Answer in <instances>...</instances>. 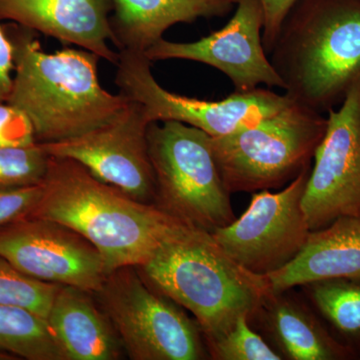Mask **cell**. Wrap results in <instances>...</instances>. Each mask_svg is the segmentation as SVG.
<instances>
[{
	"instance_id": "6da1fadb",
	"label": "cell",
	"mask_w": 360,
	"mask_h": 360,
	"mask_svg": "<svg viewBox=\"0 0 360 360\" xmlns=\"http://www.w3.org/2000/svg\"><path fill=\"white\" fill-rule=\"evenodd\" d=\"M30 215L70 227L103 258L108 274L139 267L165 241L189 226L155 203L105 184L77 161L51 156L41 198Z\"/></svg>"
},
{
	"instance_id": "7a4b0ae2",
	"label": "cell",
	"mask_w": 360,
	"mask_h": 360,
	"mask_svg": "<svg viewBox=\"0 0 360 360\" xmlns=\"http://www.w3.org/2000/svg\"><path fill=\"white\" fill-rule=\"evenodd\" d=\"M4 30L13 53V77L6 103L32 122L35 141L56 143L79 136L112 120L129 99L99 82L97 54L65 47L47 53L34 32L11 23Z\"/></svg>"
},
{
	"instance_id": "3957f363",
	"label": "cell",
	"mask_w": 360,
	"mask_h": 360,
	"mask_svg": "<svg viewBox=\"0 0 360 360\" xmlns=\"http://www.w3.org/2000/svg\"><path fill=\"white\" fill-rule=\"evenodd\" d=\"M269 58L293 101L338 108L360 78V0H296Z\"/></svg>"
},
{
	"instance_id": "277c9868",
	"label": "cell",
	"mask_w": 360,
	"mask_h": 360,
	"mask_svg": "<svg viewBox=\"0 0 360 360\" xmlns=\"http://www.w3.org/2000/svg\"><path fill=\"white\" fill-rule=\"evenodd\" d=\"M142 276L193 314L205 343L220 338L238 317L250 321L271 293L266 276L232 259L210 232L186 226L139 267Z\"/></svg>"
},
{
	"instance_id": "5b68a950",
	"label": "cell",
	"mask_w": 360,
	"mask_h": 360,
	"mask_svg": "<svg viewBox=\"0 0 360 360\" xmlns=\"http://www.w3.org/2000/svg\"><path fill=\"white\" fill-rule=\"evenodd\" d=\"M328 117L291 103L257 122L212 137L213 153L229 193H257L285 186L311 167Z\"/></svg>"
},
{
	"instance_id": "8992f818",
	"label": "cell",
	"mask_w": 360,
	"mask_h": 360,
	"mask_svg": "<svg viewBox=\"0 0 360 360\" xmlns=\"http://www.w3.org/2000/svg\"><path fill=\"white\" fill-rule=\"evenodd\" d=\"M148 141L155 177V205L189 226L208 232L236 219L210 135L167 120L149 124Z\"/></svg>"
},
{
	"instance_id": "52a82bcc",
	"label": "cell",
	"mask_w": 360,
	"mask_h": 360,
	"mask_svg": "<svg viewBox=\"0 0 360 360\" xmlns=\"http://www.w3.org/2000/svg\"><path fill=\"white\" fill-rule=\"evenodd\" d=\"M94 296L130 359H210L198 321L153 288L139 267L112 270Z\"/></svg>"
},
{
	"instance_id": "ba28073f",
	"label": "cell",
	"mask_w": 360,
	"mask_h": 360,
	"mask_svg": "<svg viewBox=\"0 0 360 360\" xmlns=\"http://www.w3.org/2000/svg\"><path fill=\"white\" fill-rule=\"evenodd\" d=\"M115 84L122 96L136 101L151 123L174 120L200 129L212 137L224 136L257 122L293 103L286 94L258 87L234 92L220 101H203L163 89L153 77L144 53L120 51Z\"/></svg>"
},
{
	"instance_id": "9c48e42d",
	"label": "cell",
	"mask_w": 360,
	"mask_h": 360,
	"mask_svg": "<svg viewBox=\"0 0 360 360\" xmlns=\"http://www.w3.org/2000/svg\"><path fill=\"white\" fill-rule=\"evenodd\" d=\"M311 167L279 193H253L248 210L239 219L210 232L243 269L269 276L292 262L304 248L311 231L302 198Z\"/></svg>"
},
{
	"instance_id": "30bf717a",
	"label": "cell",
	"mask_w": 360,
	"mask_h": 360,
	"mask_svg": "<svg viewBox=\"0 0 360 360\" xmlns=\"http://www.w3.org/2000/svg\"><path fill=\"white\" fill-rule=\"evenodd\" d=\"M326 117L302 198L311 231L338 217L360 215V78Z\"/></svg>"
},
{
	"instance_id": "8fae6325",
	"label": "cell",
	"mask_w": 360,
	"mask_h": 360,
	"mask_svg": "<svg viewBox=\"0 0 360 360\" xmlns=\"http://www.w3.org/2000/svg\"><path fill=\"white\" fill-rule=\"evenodd\" d=\"M150 120L136 101L110 122L56 143L42 144L51 156L70 158L91 174L141 202L155 203V177L148 153Z\"/></svg>"
},
{
	"instance_id": "7c38bea8",
	"label": "cell",
	"mask_w": 360,
	"mask_h": 360,
	"mask_svg": "<svg viewBox=\"0 0 360 360\" xmlns=\"http://www.w3.org/2000/svg\"><path fill=\"white\" fill-rule=\"evenodd\" d=\"M0 255L33 279L94 295L108 274L101 253L84 236L32 215L0 227Z\"/></svg>"
},
{
	"instance_id": "4fadbf2b",
	"label": "cell",
	"mask_w": 360,
	"mask_h": 360,
	"mask_svg": "<svg viewBox=\"0 0 360 360\" xmlns=\"http://www.w3.org/2000/svg\"><path fill=\"white\" fill-rule=\"evenodd\" d=\"M233 16L221 28L191 42L160 39L146 56L149 60L196 61L217 68L233 84L236 92H250L266 85L283 89L262 42L264 9L260 0H238Z\"/></svg>"
},
{
	"instance_id": "5bb4252c",
	"label": "cell",
	"mask_w": 360,
	"mask_h": 360,
	"mask_svg": "<svg viewBox=\"0 0 360 360\" xmlns=\"http://www.w3.org/2000/svg\"><path fill=\"white\" fill-rule=\"evenodd\" d=\"M112 11V0H0V20L94 52L116 65L120 52L108 44Z\"/></svg>"
},
{
	"instance_id": "9a60e30c",
	"label": "cell",
	"mask_w": 360,
	"mask_h": 360,
	"mask_svg": "<svg viewBox=\"0 0 360 360\" xmlns=\"http://www.w3.org/2000/svg\"><path fill=\"white\" fill-rule=\"evenodd\" d=\"M250 322L283 359H354L309 300L290 290L270 293Z\"/></svg>"
},
{
	"instance_id": "2e32d148",
	"label": "cell",
	"mask_w": 360,
	"mask_h": 360,
	"mask_svg": "<svg viewBox=\"0 0 360 360\" xmlns=\"http://www.w3.org/2000/svg\"><path fill=\"white\" fill-rule=\"evenodd\" d=\"M266 277L274 293L322 279H360V215L338 217L310 232L300 255Z\"/></svg>"
},
{
	"instance_id": "e0dca14e",
	"label": "cell",
	"mask_w": 360,
	"mask_h": 360,
	"mask_svg": "<svg viewBox=\"0 0 360 360\" xmlns=\"http://www.w3.org/2000/svg\"><path fill=\"white\" fill-rule=\"evenodd\" d=\"M238 0H112V42L120 51L144 53L177 23L224 18Z\"/></svg>"
},
{
	"instance_id": "ac0fdd59",
	"label": "cell",
	"mask_w": 360,
	"mask_h": 360,
	"mask_svg": "<svg viewBox=\"0 0 360 360\" xmlns=\"http://www.w3.org/2000/svg\"><path fill=\"white\" fill-rule=\"evenodd\" d=\"M94 293L61 285L47 322L68 360L122 359V341Z\"/></svg>"
},
{
	"instance_id": "d6986e66",
	"label": "cell",
	"mask_w": 360,
	"mask_h": 360,
	"mask_svg": "<svg viewBox=\"0 0 360 360\" xmlns=\"http://www.w3.org/2000/svg\"><path fill=\"white\" fill-rule=\"evenodd\" d=\"M302 288L336 340L360 359V279H322Z\"/></svg>"
},
{
	"instance_id": "ffe728a7",
	"label": "cell",
	"mask_w": 360,
	"mask_h": 360,
	"mask_svg": "<svg viewBox=\"0 0 360 360\" xmlns=\"http://www.w3.org/2000/svg\"><path fill=\"white\" fill-rule=\"evenodd\" d=\"M0 352L18 359L68 360L47 319L16 305L0 304Z\"/></svg>"
},
{
	"instance_id": "44dd1931",
	"label": "cell",
	"mask_w": 360,
	"mask_h": 360,
	"mask_svg": "<svg viewBox=\"0 0 360 360\" xmlns=\"http://www.w3.org/2000/svg\"><path fill=\"white\" fill-rule=\"evenodd\" d=\"M60 286L25 276L0 255V304L23 307L47 319Z\"/></svg>"
},
{
	"instance_id": "7402d4cb",
	"label": "cell",
	"mask_w": 360,
	"mask_h": 360,
	"mask_svg": "<svg viewBox=\"0 0 360 360\" xmlns=\"http://www.w3.org/2000/svg\"><path fill=\"white\" fill-rule=\"evenodd\" d=\"M210 359L283 360L281 355L252 328L248 315L238 317L224 335L206 343Z\"/></svg>"
},
{
	"instance_id": "603a6c76",
	"label": "cell",
	"mask_w": 360,
	"mask_h": 360,
	"mask_svg": "<svg viewBox=\"0 0 360 360\" xmlns=\"http://www.w3.org/2000/svg\"><path fill=\"white\" fill-rule=\"evenodd\" d=\"M49 160L40 143L0 148V191L44 184Z\"/></svg>"
},
{
	"instance_id": "cb8c5ba5",
	"label": "cell",
	"mask_w": 360,
	"mask_h": 360,
	"mask_svg": "<svg viewBox=\"0 0 360 360\" xmlns=\"http://www.w3.org/2000/svg\"><path fill=\"white\" fill-rule=\"evenodd\" d=\"M44 193V184L0 191V227L27 217Z\"/></svg>"
},
{
	"instance_id": "d4e9b609",
	"label": "cell",
	"mask_w": 360,
	"mask_h": 360,
	"mask_svg": "<svg viewBox=\"0 0 360 360\" xmlns=\"http://www.w3.org/2000/svg\"><path fill=\"white\" fill-rule=\"evenodd\" d=\"M37 143L27 116L8 103H0V148Z\"/></svg>"
},
{
	"instance_id": "484cf974",
	"label": "cell",
	"mask_w": 360,
	"mask_h": 360,
	"mask_svg": "<svg viewBox=\"0 0 360 360\" xmlns=\"http://www.w3.org/2000/svg\"><path fill=\"white\" fill-rule=\"evenodd\" d=\"M296 0H260L264 9V30L262 42L267 56L276 44L286 14L295 4Z\"/></svg>"
},
{
	"instance_id": "4316f807",
	"label": "cell",
	"mask_w": 360,
	"mask_h": 360,
	"mask_svg": "<svg viewBox=\"0 0 360 360\" xmlns=\"http://www.w3.org/2000/svg\"><path fill=\"white\" fill-rule=\"evenodd\" d=\"M13 45L4 26L0 25V103H6L13 77Z\"/></svg>"
},
{
	"instance_id": "83f0119b",
	"label": "cell",
	"mask_w": 360,
	"mask_h": 360,
	"mask_svg": "<svg viewBox=\"0 0 360 360\" xmlns=\"http://www.w3.org/2000/svg\"><path fill=\"white\" fill-rule=\"evenodd\" d=\"M15 356H13V355L8 354H4V352H0V360H15Z\"/></svg>"
}]
</instances>
